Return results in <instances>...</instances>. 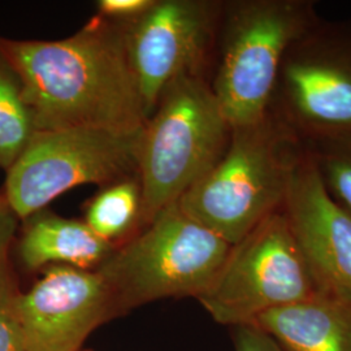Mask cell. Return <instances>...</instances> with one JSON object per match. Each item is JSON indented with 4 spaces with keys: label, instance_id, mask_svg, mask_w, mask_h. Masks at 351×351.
Returning <instances> with one entry per match:
<instances>
[{
    "label": "cell",
    "instance_id": "7c38bea8",
    "mask_svg": "<svg viewBox=\"0 0 351 351\" xmlns=\"http://www.w3.org/2000/svg\"><path fill=\"white\" fill-rule=\"evenodd\" d=\"M251 326L284 351H351V304L328 294L264 313Z\"/></svg>",
    "mask_w": 351,
    "mask_h": 351
},
{
    "label": "cell",
    "instance_id": "52a82bcc",
    "mask_svg": "<svg viewBox=\"0 0 351 351\" xmlns=\"http://www.w3.org/2000/svg\"><path fill=\"white\" fill-rule=\"evenodd\" d=\"M141 134L93 128L36 130L7 171L4 199L17 217L27 219L75 186H107L134 177Z\"/></svg>",
    "mask_w": 351,
    "mask_h": 351
},
{
    "label": "cell",
    "instance_id": "277c9868",
    "mask_svg": "<svg viewBox=\"0 0 351 351\" xmlns=\"http://www.w3.org/2000/svg\"><path fill=\"white\" fill-rule=\"evenodd\" d=\"M230 134L206 77H180L164 88L139 141L141 224L180 201L221 159Z\"/></svg>",
    "mask_w": 351,
    "mask_h": 351
},
{
    "label": "cell",
    "instance_id": "2e32d148",
    "mask_svg": "<svg viewBox=\"0 0 351 351\" xmlns=\"http://www.w3.org/2000/svg\"><path fill=\"white\" fill-rule=\"evenodd\" d=\"M306 145L328 193L351 215V133Z\"/></svg>",
    "mask_w": 351,
    "mask_h": 351
},
{
    "label": "cell",
    "instance_id": "e0dca14e",
    "mask_svg": "<svg viewBox=\"0 0 351 351\" xmlns=\"http://www.w3.org/2000/svg\"><path fill=\"white\" fill-rule=\"evenodd\" d=\"M5 256L0 261V351H26L17 315V295Z\"/></svg>",
    "mask_w": 351,
    "mask_h": 351
},
{
    "label": "cell",
    "instance_id": "5b68a950",
    "mask_svg": "<svg viewBox=\"0 0 351 351\" xmlns=\"http://www.w3.org/2000/svg\"><path fill=\"white\" fill-rule=\"evenodd\" d=\"M232 250L226 239L175 203L145 229L114 247L97 268L117 308L162 298H199L213 285Z\"/></svg>",
    "mask_w": 351,
    "mask_h": 351
},
{
    "label": "cell",
    "instance_id": "8992f818",
    "mask_svg": "<svg viewBox=\"0 0 351 351\" xmlns=\"http://www.w3.org/2000/svg\"><path fill=\"white\" fill-rule=\"evenodd\" d=\"M319 294L324 293L281 208L232 246L220 274L198 301L215 322L236 328Z\"/></svg>",
    "mask_w": 351,
    "mask_h": 351
},
{
    "label": "cell",
    "instance_id": "ba28073f",
    "mask_svg": "<svg viewBox=\"0 0 351 351\" xmlns=\"http://www.w3.org/2000/svg\"><path fill=\"white\" fill-rule=\"evenodd\" d=\"M271 110L304 142L351 133V24L320 20L293 43Z\"/></svg>",
    "mask_w": 351,
    "mask_h": 351
},
{
    "label": "cell",
    "instance_id": "6da1fadb",
    "mask_svg": "<svg viewBox=\"0 0 351 351\" xmlns=\"http://www.w3.org/2000/svg\"><path fill=\"white\" fill-rule=\"evenodd\" d=\"M126 24L94 17L59 40L0 38L36 130H142L149 114L129 62Z\"/></svg>",
    "mask_w": 351,
    "mask_h": 351
},
{
    "label": "cell",
    "instance_id": "30bf717a",
    "mask_svg": "<svg viewBox=\"0 0 351 351\" xmlns=\"http://www.w3.org/2000/svg\"><path fill=\"white\" fill-rule=\"evenodd\" d=\"M116 307L97 269L50 265L27 293L17 295L26 351H78Z\"/></svg>",
    "mask_w": 351,
    "mask_h": 351
},
{
    "label": "cell",
    "instance_id": "ffe728a7",
    "mask_svg": "<svg viewBox=\"0 0 351 351\" xmlns=\"http://www.w3.org/2000/svg\"><path fill=\"white\" fill-rule=\"evenodd\" d=\"M0 199H1V198H0Z\"/></svg>",
    "mask_w": 351,
    "mask_h": 351
},
{
    "label": "cell",
    "instance_id": "9a60e30c",
    "mask_svg": "<svg viewBox=\"0 0 351 351\" xmlns=\"http://www.w3.org/2000/svg\"><path fill=\"white\" fill-rule=\"evenodd\" d=\"M34 132L21 81L0 51V168L12 167Z\"/></svg>",
    "mask_w": 351,
    "mask_h": 351
},
{
    "label": "cell",
    "instance_id": "3957f363",
    "mask_svg": "<svg viewBox=\"0 0 351 351\" xmlns=\"http://www.w3.org/2000/svg\"><path fill=\"white\" fill-rule=\"evenodd\" d=\"M313 0L223 3L210 85L232 128L261 121L271 111L289 49L319 21Z\"/></svg>",
    "mask_w": 351,
    "mask_h": 351
},
{
    "label": "cell",
    "instance_id": "ac0fdd59",
    "mask_svg": "<svg viewBox=\"0 0 351 351\" xmlns=\"http://www.w3.org/2000/svg\"><path fill=\"white\" fill-rule=\"evenodd\" d=\"M155 0H101L98 14L120 24H129L147 12Z\"/></svg>",
    "mask_w": 351,
    "mask_h": 351
},
{
    "label": "cell",
    "instance_id": "9c48e42d",
    "mask_svg": "<svg viewBox=\"0 0 351 351\" xmlns=\"http://www.w3.org/2000/svg\"><path fill=\"white\" fill-rule=\"evenodd\" d=\"M223 1L155 0L125 26L126 50L151 116L171 82L203 75L211 60Z\"/></svg>",
    "mask_w": 351,
    "mask_h": 351
},
{
    "label": "cell",
    "instance_id": "d6986e66",
    "mask_svg": "<svg viewBox=\"0 0 351 351\" xmlns=\"http://www.w3.org/2000/svg\"><path fill=\"white\" fill-rule=\"evenodd\" d=\"M234 329L236 351H284L275 339L258 326L249 324Z\"/></svg>",
    "mask_w": 351,
    "mask_h": 351
},
{
    "label": "cell",
    "instance_id": "5bb4252c",
    "mask_svg": "<svg viewBox=\"0 0 351 351\" xmlns=\"http://www.w3.org/2000/svg\"><path fill=\"white\" fill-rule=\"evenodd\" d=\"M142 191L138 177L104 186L86 208L85 223L101 239L114 243L141 224Z\"/></svg>",
    "mask_w": 351,
    "mask_h": 351
},
{
    "label": "cell",
    "instance_id": "4fadbf2b",
    "mask_svg": "<svg viewBox=\"0 0 351 351\" xmlns=\"http://www.w3.org/2000/svg\"><path fill=\"white\" fill-rule=\"evenodd\" d=\"M114 247L97 236L85 221L64 219L42 210L27 217L20 241V255L30 269L45 265L97 269Z\"/></svg>",
    "mask_w": 351,
    "mask_h": 351
},
{
    "label": "cell",
    "instance_id": "8fae6325",
    "mask_svg": "<svg viewBox=\"0 0 351 351\" xmlns=\"http://www.w3.org/2000/svg\"><path fill=\"white\" fill-rule=\"evenodd\" d=\"M282 211L322 291L351 304V215L328 193L307 145Z\"/></svg>",
    "mask_w": 351,
    "mask_h": 351
},
{
    "label": "cell",
    "instance_id": "7a4b0ae2",
    "mask_svg": "<svg viewBox=\"0 0 351 351\" xmlns=\"http://www.w3.org/2000/svg\"><path fill=\"white\" fill-rule=\"evenodd\" d=\"M306 142L272 110L261 121L232 128L224 155L177 202L229 245L282 208Z\"/></svg>",
    "mask_w": 351,
    "mask_h": 351
}]
</instances>
